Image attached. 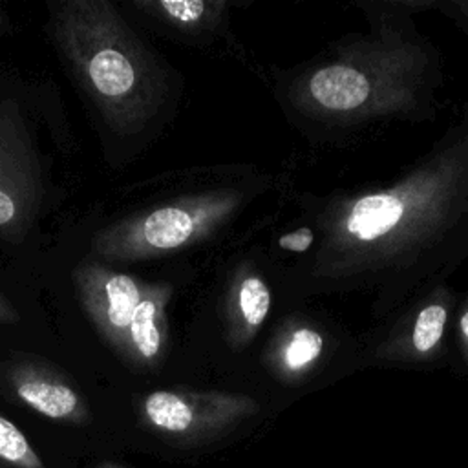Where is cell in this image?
<instances>
[{
	"label": "cell",
	"mask_w": 468,
	"mask_h": 468,
	"mask_svg": "<svg viewBox=\"0 0 468 468\" xmlns=\"http://www.w3.org/2000/svg\"><path fill=\"white\" fill-rule=\"evenodd\" d=\"M51 33L80 84L121 132H139L155 113L163 75L139 37L106 0H66L51 7Z\"/></svg>",
	"instance_id": "1"
},
{
	"label": "cell",
	"mask_w": 468,
	"mask_h": 468,
	"mask_svg": "<svg viewBox=\"0 0 468 468\" xmlns=\"http://www.w3.org/2000/svg\"><path fill=\"white\" fill-rule=\"evenodd\" d=\"M77 298L102 340L130 366L155 367L168 346L172 287L119 272L102 261L73 271Z\"/></svg>",
	"instance_id": "2"
},
{
	"label": "cell",
	"mask_w": 468,
	"mask_h": 468,
	"mask_svg": "<svg viewBox=\"0 0 468 468\" xmlns=\"http://www.w3.org/2000/svg\"><path fill=\"white\" fill-rule=\"evenodd\" d=\"M239 201L236 190L177 197L99 230L91 243L93 252L112 261H132L192 247L227 223Z\"/></svg>",
	"instance_id": "3"
},
{
	"label": "cell",
	"mask_w": 468,
	"mask_h": 468,
	"mask_svg": "<svg viewBox=\"0 0 468 468\" xmlns=\"http://www.w3.org/2000/svg\"><path fill=\"white\" fill-rule=\"evenodd\" d=\"M258 411L247 395L223 391L157 389L143 400L144 420L161 435L197 442L227 433Z\"/></svg>",
	"instance_id": "4"
},
{
	"label": "cell",
	"mask_w": 468,
	"mask_h": 468,
	"mask_svg": "<svg viewBox=\"0 0 468 468\" xmlns=\"http://www.w3.org/2000/svg\"><path fill=\"white\" fill-rule=\"evenodd\" d=\"M42 174L15 102L0 104V234H22L37 214Z\"/></svg>",
	"instance_id": "5"
},
{
	"label": "cell",
	"mask_w": 468,
	"mask_h": 468,
	"mask_svg": "<svg viewBox=\"0 0 468 468\" xmlns=\"http://www.w3.org/2000/svg\"><path fill=\"white\" fill-rule=\"evenodd\" d=\"M5 382L22 404L48 419L66 422H84L88 419L82 395L46 366L26 360L11 364Z\"/></svg>",
	"instance_id": "6"
},
{
	"label": "cell",
	"mask_w": 468,
	"mask_h": 468,
	"mask_svg": "<svg viewBox=\"0 0 468 468\" xmlns=\"http://www.w3.org/2000/svg\"><path fill=\"white\" fill-rule=\"evenodd\" d=\"M271 309V291L267 283L247 274L236 282L229 302V336L236 344H243L263 324Z\"/></svg>",
	"instance_id": "7"
},
{
	"label": "cell",
	"mask_w": 468,
	"mask_h": 468,
	"mask_svg": "<svg viewBox=\"0 0 468 468\" xmlns=\"http://www.w3.org/2000/svg\"><path fill=\"white\" fill-rule=\"evenodd\" d=\"M311 97L324 108L344 112L360 106L367 93L369 82L364 73L344 64L318 69L309 79Z\"/></svg>",
	"instance_id": "8"
},
{
	"label": "cell",
	"mask_w": 468,
	"mask_h": 468,
	"mask_svg": "<svg viewBox=\"0 0 468 468\" xmlns=\"http://www.w3.org/2000/svg\"><path fill=\"white\" fill-rule=\"evenodd\" d=\"M135 7L146 11L150 16H155L177 29L199 31L214 27L227 2L223 0H141L133 2Z\"/></svg>",
	"instance_id": "9"
},
{
	"label": "cell",
	"mask_w": 468,
	"mask_h": 468,
	"mask_svg": "<svg viewBox=\"0 0 468 468\" xmlns=\"http://www.w3.org/2000/svg\"><path fill=\"white\" fill-rule=\"evenodd\" d=\"M0 459L15 468H44L22 430L0 415Z\"/></svg>",
	"instance_id": "10"
},
{
	"label": "cell",
	"mask_w": 468,
	"mask_h": 468,
	"mask_svg": "<svg viewBox=\"0 0 468 468\" xmlns=\"http://www.w3.org/2000/svg\"><path fill=\"white\" fill-rule=\"evenodd\" d=\"M324 340L313 329H298L291 335L287 344L282 349V364L287 371L298 373L311 366L322 353Z\"/></svg>",
	"instance_id": "11"
},
{
	"label": "cell",
	"mask_w": 468,
	"mask_h": 468,
	"mask_svg": "<svg viewBox=\"0 0 468 468\" xmlns=\"http://www.w3.org/2000/svg\"><path fill=\"white\" fill-rule=\"evenodd\" d=\"M444 322H446V309L441 303L428 305L426 309L420 311L413 327V346L419 353H428L439 344L442 336Z\"/></svg>",
	"instance_id": "12"
},
{
	"label": "cell",
	"mask_w": 468,
	"mask_h": 468,
	"mask_svg": "<svg viewBox=\"0 0 468 468\" xmlns=\"http://www.w3.org/2000/svg\"><path fill=\"white\" fill-rule=\"evenodd\" d=\"M313 243V230L303 227V229H298L294 232H289V234H283L280 239H278V245L285 250H292V252H303L311 247Z\"/></svg>",
	"instance_id": "13"
},
{
	"label": "cell",
	"mask_w": 468,
	"mask_h": 468,
	"mask_svg": "<svg viewBox=\"0 0 468 468\" xmlns=\"http://www.w3.org/2000/svg\"><path fill=\"white\" fill-rule=\"evenodd\" d=\"M20 320L15 305L0 292V324H16Z\"/></svg>",
	"instance_id": "14"
},
{
	"label": "cell",
	"mask_w": 468,
	"mask_h": 468,
	"mask_svg": "<svg viewBox=\"0 0 468 468\" xmlns=\"http://www.w3.org/2000/svg\"><path fill=\"white\" fill-rule=\"evenodd\" d=\"M461 327H463V333H464V336L468 338V313L463 316V322H461Z\"/></svg>",
	"instance_id": "15"
},
{
	"label": "cell",
	"mask_w": 468,
	"mask_h": 468,
	"mask_svg": "<svg viewBox=\"0 0 468 468\" xmlns=\"http://www.w3.org/2000/svg\"><path fill=\"white\" fill-rule=\"evenodd\" d=\"M4 24H5V18H4L2 13H0V27H4Z\"/></svg>",
	"instance_id": "16"
}]
</instances>
